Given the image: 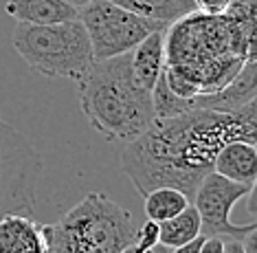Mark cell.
I'll return each mask as SVG.
<instances>
[{
	"label": "cell",
	"mask_w": 257,
	"mask_h": 253,
	"mask_svg": "<svg viewBox=\"0 0 257 253\" xmlns=\"http://www.w3.org/2000/svg\"><path fill=\"white\" fill-rule=\"evenodd\" d=\"M235 139L253 141L237 113L189 108L183 115L154 119L141 137L121 150V167L145 196L156 187H176L189 201L209 172L222 145Z\"/></svg>",
	"instance_id": "1"
},
{
	"label": "cell",
	"mask_w": 257,
	"mask_h": 253,
	"mask_svg": "<svg viewBox=\"0 0 257 253\" xmlns=\"http://www.w3.org/2000/svg\"><path fill=\"white\" fill-rule=\"evenodd\" d=\"M77 97L86 121L106 141H134L156 119L152 93L134 79L130 51L92 62L77 79Z\"/></svg>",
	"instance_id": "2"
},
{
	"label": "cell",
	"mask_w": 257,
	"mask_h": 253,
	"mask_svg": "<svg viewBox=\"0 0 257 253\" xmlns=\"http://www.w3.org/2000/svg\"><path fill=\"white\" fill-rule=\"evenodd\" d=\"M137 229L127 209L103 192H88L51 225V253H121Z\"/></svg>",
	"instance_id": "3"
},
{
	"label": "cell",
	"mask_w": 257,
	"mask_h": 253,
	"mask_svg": "<svg viewBox=\"0 0 257 253\" xmlns=\"http://www.w3.org/2000/svg\"><path fill=\"white\" fill-rule=\"evenodd\" d=\"M14 46L33 73L44 77H68L77 81L95 62L90 38L79 18L53 25L18 22Z\"/></svg>",
	"instance_id": "4"
},
{
	"label": "cell",
	"mask_w": 257,
	"mask_h": 253,
	"mask_svg": "<svg viewBox=\"0 0 257 253\" xmlns=\"http://www.w3.org/2000/svg\"><path fill=\"white\" fill-rule=\"evenodd\" d=\"M44 158L20 130L0 119V218L31 214L38 205V185Z\"/></svg>",
	"instance_id": "5"
},
{
	"label": "cell",
	"mask_w": 257,
	"mask_h": 253,
	"mask_svg": "<svg viewBox=\"0 0 257 253\" xmlns=\"http://www.w3.org/2000/svg\"><path fill=\"white\" fill-rule=\"evenodd\" d=\"M79 20L88 31L95 60L123 55L152 31L167 29L161 22L119 7L112 0H90L86 7L79 9Z\"/></svg>",
	"instance_id": "6"
},
{
	"label": "cell",
	"mask_w": 257,
	"mask_h": 253,
	"mask_svg": "<svg viewBox=\"0 0 257 253\" xmlns=\"http://www.w3.org/2000/svg\"><path fill=\"white\" fill-rule=\"evenodd\" d=\"M248 194V185L235 183L218 172H209L198 185L191 198L200 216L202 236H222V238H242L248 229L257 225V220L248 225L231 222V211Z\"/></svg>",
	"instance_id": "7"
},
{
	"label": "cell",
	"mask_w": 257,
	"mask_h": 253,
	"mask_svg": "<svg viewBox=\"0 0 257 253\" xmlns=\"http://www.w3.org/2000/svg\"><path fill=\"white\" fill-rule=\"evenodd\" d=\"M0 253H51V225L31 214H7L0 218Z\"/></svg>",
	"instance_id": "8"
},
{
	"label": "cell",
	"mask_w": 257,
	"mask_h": 253,
	"mask_svg": "<svg viewBox=\"0 0 257 253\" xmlns=\"http://www.w3.org/2000/svg\"><path fill=\"white\" fill-rule=\"evenodd\" d=\"M257 95V57L246 60L242 68L235 73L229 84L220 88L218 93L209 95H198L191 99V108H211L222 110V113H235L246 102H250Z\"/></svg>",
	"instance_id": "9"
},
{
	"label": "cell",
	"mask_w": 257,
	"mask_h": 253,
	"mask_svg": "<svg viewBox=\"0 0 257 253\" xmlns=\"http://www.w3.org/2000/svg\"><path fill=\"white\" fill-rule=\"evenodd\" d=\"M213 172H218L226 179L242 185H253L257 179V145L255 141L235 139L222 145V150L215 156Z\"/></svg>",
	"instance_id": "10"
},
{
	"label": "cell",
	"mask_w": 257,
	"mask_h": 253,
	"mask_svg": "<svg viewBox=\"0 0 257 253\" xmlns=\"http://www.w3.org/2000/svg\"><path fill=\"white\" fill-rule=\"evenodd\" d=\"M132 55V73L139 86L152 93L156 86L163 68H165V29L152 31L148 38H143L134 49Z\"/></svg>",
	"instance_id": "11"
},
{
	"label": "cell",
	"mask_w": 257,
	"mask_h": 253,
	"mask_svg": "<svg viewBox=\"0 0 257 253\" xmlns=\"http://www.w3.org/2000/svg\"><path fill=\"white\" fill-rule=\"evenodd\" d=\"M5 11L27 25H53L79 18V9H75L66 0H7Z\"/></svg>",
	"instance_id": "12"
},
{
	"label": "cell",
	"mask_w": 257,
	"mask_h": 253,
	"mask_svg": "<svg viewBox=\"0 0 257 253\" xmlns=\"http://www.w3.org/2000/svg\"><path fill=\"white\" fill-rule=\"evenodd\" d=\"M200 233V216H198L194 203L187 205V209H183L174 218L159 222V244L165 249H176L180 244H187L196 240Z\"/></svg>",
	"instance_id": "13"
},
{
	"label": "cell",
	"mask_w": 257,
	"mask_h": 253,
	"mask_svg": "<svg viewBox=\"0 0 257 253\" xmlns=\"http://www.w3.org/2000/svg\"><path fill=\"white\" fill-rule=\"evenodd\" d=\"M145 216L154 222H163L174 218L176 214H180L183 209H187V205H191L189 196L185 192L176 190V187H156L145 194Z\"/></svg>",
	"instance_id": "14"
},
{
	"label": "cell",
	"mask_w": 257,
	"mask_h": 253,
	"mask_svg": "<svg viewBox=\"0 0 257 253\" xmlns=\"http://www.w3.org/2000/svg\"><path fill=\"white\" fill-rule=\"evenodd\" d=\"M112 3L137 16L161 22L165 27L174 25L176 20L187 16V11L183 9V5L178 0H112Z\"/></svg>",
	"instance_id": "15"
},
{
	"label": "cell",
	"mask_w": 257,
	"mask_h": 253,
	"mask_svg": "<svg viewBox=\"0 0 257 253\" xmlns=\"http://www.w3.org/2000/svg\"><path fill=\"white\" fill-rule=\"evenodd\" d=\"M224 16L239 29L253 57H257V0H231Z\"/></svg>",
	"instance_id": "16"
},
{
	"label": "cell",
	"mask_w": 257,
	"mask_h": 253,
	"mask_svg": "<svg viewBox=\"0 0 257 253\" xmlns=\"http://www.w3.org/2000/svg\"><path fill=\"white\" fill-rule=\"evenodd\" d=\"M152 106H154L156 119H167V117H176V115L187 113V110L191 108V102L185 97H178L176 93L167 86V81L161 73L156 86L152 88Z\"/></svg>",
	"instance_id": "17"
},
{
	"label": "cell",
	"mask_w": 257,
	"mask_h": 253,
	"mask_svg": "<svg viewBox=\"0 0 257 253\" xmlns=\"http://www.w3.org/2000/svg\"><path fill=\"white\" fill-rule=\"evenodd\" d=\"M134 242L145 251L156 249V246H159V222L148 218V222H143V225L137 229V238H134Z\"/></svg>",
	"instance_id": "18"
},
{
	"label": "cell",
	"mask_w": 257,
	"mask_h": 253,
	"mask_svg": "<svg viewBox=\"0 0 257 253\" xmlns=\"http://www.w3.org/2000/svg\"><path fill=\"white\" fill-rule=\"evenodd\" d=\"M237 117L242 119V123L246 126V130L250 134V139L257 141V95L250 99V102H246L242 106V108L235 110Z\"/></svg>",
	"instance_id": "19"
},
{
	"label": "cell",
	"mask_w": 257,
	"mask_h": 253,
	"mask_svg": "<svg viewBox=\"0 0 257 253\" xmlns=\"http://www.w3.org/2000/svg\"><path fill=\"white\" fill-rule=\"evenodd\" d=\"M231 0H194V9L204 16H222L229 9Z\"/></svg>",
	"instance_id": "20"
},
{
	"label": "cell",
	"mask_w": 257,
	"mask_h": 253,
	"mask_svg": "<svg viewBox=\"0 0 257 253\" xmlns=\"http://www.w3.org/2000/svg\"><path fill=\"white\" fill-rule=\"evenodd\" d=\"M198 253H224V238L222 236H204Z\"/></svg>",
	"instance_id": "21"
},
{
	"label": "cell",
	"mask_w": 257,
	"mask_h": 253,
	"mask_svg": "<svg viewBox=\"0 0 257 253\" xmlns=\"http://www.w3.org/2000/svg\"><path fill=\"white\" fill-rule=\"evenodd\" d=\"M239 242L244 246V253H257V225L253 229H248V231L239 238Z\"/></svg>",
	"instance_id": "22"
},
{
	"label": "cell",
	"mask_w": 257,
	"mask_h": 253,
	"mask_svg": "<svg viewBox=\"0 0 257 253\" xmlns=\"http://www.w3.org/2000/svg\"><path fill=\"white\" fill-rule=\"evenodd\" d=\"M248 201H246V214L253 220H257V179L253 181V185L248 187Z\"/></svg>",
	"instance_id": "23"
},
{
	"label": "cell",
	"mask_w": 257,
	"mask_h": 253,
	"mask_svg": "<svg viewBox=\"0 0 257 253\" xmlns=\"http://www.w3.org/2000/svg\"><path fill=\"white\" fill-rule=\"evenodd\" d=\"M202 240H204V236L200 233L196 240H191V242H187V244H180V246H176L172 253H198L200 251V244H202Z\"/></svg>",
	"instance_id": "24"
},
{
	"label": "cell",
	"mask_w": 257,
	"mask_h": 253,
	"mask_svg": "<svg viewBox=\"0 0 257 253\" xmlns=\"http://www.w3.org/2000/svg\"><path fill=\"white\" fill-rule=\"evenodd\" d=\"M224 253H244L239 238H224Z\"/></svg>",
	"instance_id": "25"
},
{
	"label": "cell",
	"mask_w": 257,
	"mask_h": 253,
	"mask_svg": "<svg viewBox=\"0 0 257 253\" xmlns=\"http://www.w3.org/2000/svg\"><path fill=\"white\" fill-rule=\"evenodd\" d=\"M121 253H150V251H145V249H141V246H139L137 242H132V244H127Z\"/></svg>",
	"instance_id": "26"
},
{
	"label": "cell",
	"mask_w": 257,
	"mask_h": 253,
	"mask_svg": "<svg viewBox=\"0 0 257 253\" xmlns=\"http://www.w3.org/2000/svg\"><path fill=\"white\" fill-rule=\"evenodd\" d=\"M180 5H183V9L187 11V14H191V11H196L194 9V0H178Z\"/></svg>",
	"instance_id": "27"
},
{
	"label": "cell",
	"mask_w": 257,
	"mask_h": 253,
	"mask_svg": "<svg viewBox=\"0 0 257 253\" xmlns=\"http://www.w3.org/2000/svg\"><path fill=\"white\" fill-rule=\"evenodd\" d=\"M66 3H68V5H73L75 9H81V7H86V5H88L90 0H66Z\"/></svg>",
	"instance_id": "28"
},
{
	"label": "cell",
	"mask_w": 257,
	"mask_h": 253,
	"mask_svg": "<svg viewBox=\"0 0 257 253\" xmlns=\"http://www.w3.org/2000/svg\"><path fill=\"white\" fill-rule=\"evenodd\" d=\"M255 145H257V141H255Z\"/></svg>",
	"instance_id": "29"
},
{
	"label": "cell",
	"mask_w": 257,
	"mask_h": 253,
	"mask_svg": "<svg viewBox=\"0 0 257 253\" xmlns=\"http://www.w3.org/2000/svg\"><path fill=\"white\" fill-rule=\"evenodd\" d=\"M0 119H3V117H0Z\"/></svg>",
	"instance_id": "30"
}]
</instances>
